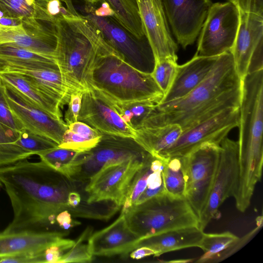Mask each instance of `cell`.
Listing matches in <instances>:
<instances>
[{
    "label": "cell",
    "mask_w": 263,
    "mask_h": 263,
    "mask_svg": "<svg viewBox=\"0 0 263 263\" xmlns=\"http://www.w3.org/2000/svg\"><path fill=\"white\" fill-rule=\"evenodd\" d=\"M78 121L102 134L135 138L136 131L126 124L107 99L89 87L84 90Z\"/></svg>",
    "instance_id": "cell-16"
},
{
    "label": "cell",
    "mask_w": 263,
    "mask_h": 263,
    "mask_svg": "<svg viewBox=\"0 0 263 263\" xmlns=\"http://www.w3.org/2000/svg\"><path fill=\"white\" fill-rule=\"evenodd\" d=\"M238 127V172L233 197L237 207L246 209L262 175L263 69L248 73L242 80Z\"/></svg>",
    "instance_id": "cell-3"
},
{
    "label": "cell",
    "mask_w": 263,
    "mask_h": 263,
    "mask_svg": "<svg viewBox=\"0 0 263 263\" xmlns=\"http://www.w3.org/2000/svg\"><path fill=\"white\" fill-rule=\"evenodd\" d=\"M21 18L26 28H41L47 22L54 23L37 0H0V17Z\"/></svg>",
    "instance_id": "cell-26"
},
{
    "label": "cell",
    "mask_w": 263,
    "mask_h": 263,
    "mask_svg": "<svg viewBox=\"0 0 263 263\" xmlns=\"http://www.w3.org/2000/svg\"><path fill=\"white\" fill-rule=\"evenodd\" d=\"M72 217L68 210H65L57 215L55 222L62 229L67 230L81 224L80 221L74 220Z\"/></svg>",
    "instance_id": "cell-45"
},
{
    "label": "cell",
    "mask_w": 263,
    "mask_h": 263,
    "mask_svg": "<svg viewBox=\"0 0 263 263\" xmlns=\"http://www.w3.org/2000/svg\"><path fill=\"white\" fill-rule=\"evenodd\" d=\"M220 149V144L206 142L183 156L185 198L198 220L211 190Z\"/></svg>",
    "instance_id": "cell-9"
},
{
    "label": "cell",
    "mask_w": 263,
    "mask_h": 263,
    "mask_svg": "<svg viewBox=\"0 0 263 263\" xmlns=\"http://www.w3.org/2000/svg\"><path fill=\"white\" fill-rule=\"evenodd\" d=\"M239 24V11L230 2L212 4L204 22L195 55L218 56L231 51Z\"/></svg>",
    "instance_id": "cell-10"
},
{
    "label": "cell",
    "mask_w": 263,
    "mask_h": 263,
    "mask_svg": "<svg viewBox=\"0 0 263 263\" xmlns=\"http://www.w3.org/2000/svg\"><path fill=\"white\" fill-rule=\"evenodd\" d=\"M11 44L55 59L57 38L55 29L40 34H32L23 25H0V44Z\"/></svg>",
    "instance_id": "cell-24"
},
{
    "label": "cell",
    "mask_w": 263,
    "mask_h": 263,
    "mask_svg": "<svg viewBox=\"0 0 263 263\" xmlns=\"http://www.w3.org/2000/svg\"><path fill=\"white\" fill-rule=\"evenodd\" d=\"M44 7L46 13L53 22L60 20H77L82 17L72 0H49L45 2Z\"/></svg>",
    "instance_id": "cell-37"
},
{
    "label": "cell",
    "mask_w": 263,
    "mask_h": 263,
    "mask_svg": "<svg viewBox=\"0 0 263 263\" xmlns=\"http://www.w3.org/2000/svg\"><path fill=\"white\" fill-rule=\"evenodd\" d=\"M92 228L87 227L78 239L75 241L74 245L60 259L58 263L90 262L93 259V255L90 251L87 241L92 234Z\"/></svg>",
    "instance_id": "cell-35"
},
{
    "label": "cell",
    "mask_w": 263,
    "mask_h": 263,
    "mask_svg": "<svg viewBox=\"0 0 263 263\" xmlns=\"http://www.w3.org/2000/svg\"><path fill=\"white\" fill-rule=\"evenodd\" d=\"M100 140V139L92 140L86 138L68 128L65 132L59 146L83 152L89 151L95 146Z\"/></svg>",
    "instance_id": "cell-39"
},
{
    "label": "cell",
    "mask_w": 263,
    "mask_h": 263,
    "mask_svg": "<svg viewBox=\"0 0 263 263\" xmlns=\"http://www.w3.org/2000/svg\"><path fill=\"white\" fill-rule=\"evenodd\" d=\"M101 94L122 120L135 130L141 128L144 121L157 104L152 100L120 102Z\"/></svg>",
    "instance_id": "cell-28"
},
{
    "label": "cell",
    "mask_w": 263,
    "mask_h": 263,
    "mask_svg": "<svg viewBox=\"0 0 263 263\" xmlns=\"http://www.w3.org/2000/svg\"><path fill=\"white\" fill-rule=\"evenodd\" d=\"M163 160L162 175L166 194L175 198H185L183 156L173 157Z\"/></svg>",
    "instance_id": "cell-31"
},
{
    "label": "cell",
    "mask_w": 263,
    "mask_h": 263,
    "mask_svg": "<svg viewBox=\"0 0 263 263\" xmlns=\"http://www.w3.org/2000/svg\"><path fill=\"white\" fill-rule=\"evenodd\" d=\"M79 153V152L58 146L37 155L51 167L72 179L77 171Z\"/></svg>",
    "instance_id": "cell-29"
},
{
    "label": "cell",
    "mask_w": 263,
    "mask_h": 263,
    "mask_svg": "<svg viewBox=\"0 0 263 263\" xmlns=\"http://www.w3.org/2000/svg\"><path fill=\"white\" fill-rule=\"evenodd\" d=\"M178 65L177 61L166 58L155 61L151 75L163 92L167 93L175 80Z\"/></svg>",
    "instance_id": "cell-34"
},
{
    "label": "cell",
    "mask_w": 263,
    "mask_h": 263,
    "mask_svg": "<svg viewBox=\"0 0 263 263\" xmlns=\"http://www.w3.org/2000/svg\"><path fill=\"white\" fill-rule=\"evenodd\" d=\"M3 186V185H2V183H1V181H0V186Z\"/></svg>",
    "instance_id": "cell-51"
},
{
    "label": "cell",
    "mask_w": 263,
    "mask_h": 263,
    "mask_svg": "<svg viewBox=\"0 0 263 263\" xmlns=\"http://www.w3.org/2000/svg\"><path fill=\"white\" fill-rule=\"evenodd\" d=\"M144 33L152 48L155 61H177V45L168 28L161 0H136Z\"/></svg>",
    "instance_id": "cell-17"
},
{
    "label": "cell",
    "mask_w": 263,
    "mask_h": 263,
    "mask_svg": "<svg viewBox=\"0 0 263 263\" xmlns=\"http://www.w3.org/2000/svg\"><path fill=\"white\" fill-rule=\"evenodd\" d=\"M155 251L147 247H140L133 250L130 252V257L134 259H140L144 257L155 255Z\"/></svg>",
    "instance_id": "cell-47"
},
{
    "label": "cell",
    "mask_w": 263,
    "mask_h": 263,
    "mask_svg": "<svg viewBox=\"0 0 263 263\" xmlns=\"http://www.w3.org/2000/svg\"><path fill=\"white\" fill-rule=\"evenodd\" d=\"M121 213L140 240L172 229L198 225V218L185 198L166 193L122 210Z\"/></svg>",
    "instance_id": "cell-6"
},
{
    "label": "cell",
    "mask_w": 263,
    "mask_h": 263,
    "mask_svg": "<svg viewBox=\"0 0 263 263\" xmlns=\"http://www.w3.org/2000/svg\"><path fill=\"white\" fill-rule=\"evenodd\" d=\"M136 131L134 139L152 156L158 155L169 148L182 133L178 124H168L155 127H142Z\"/></svg>",
    "instance_id": "cell-27"
},
{
    "label": "cell",
    "mask_w": 263,
    "mask_h": 263,
    "mask_svg": "<svg viewBox=\"0 0 263 263\" xmlns=\"http://www.w3.org/2000/svg\"><path fill=\"white\" fill-rule=\"evenodd\" d=\"M20 133V137L16 144L33 155H37L59 146L52 140L25 128Z\"/></svg>",
    "instance_id": "cell-36"
},
{
    "label": "cell",
    "mask_w": 263,
    "mask_h": 263,
    "mask_svg": "<svg viewBox=\"0 0 263 263\" xmlns=\"http://www.w3.org/2000/svg\"><path fill=\"white\" fill-rule=\"evenodd\" d=\"M83 1H84L86 4H91V5H95L101 1V0H83Z\"/></svg>",
    "instance_id": "cell-49"
},
{
    "label": "cell",
    "mask_w": 263,
    "mask_h": 263,
    "mask_svg": "<svg viewBox=\"0 0 263 263\" xmlns=\"http://www.w3.org/2000/svg\"><path fill=\"white\" fill-rule=\"evenodd\" d=\"M89 87L120 102L152 100L164 96L151 73L133 67L119 56H99L95 63Z\"/></svg>",
    "instance_id": "cell-5"
},
{
    "label": "cell",
    "mask_w": 263,
    "mask_h": 263,
    "mask_svg": "<svg viewBox=\"0 0 263 263\" xmlns=\"http://www.w3.org/2000/svg\"><path fill=\"white\" fill-rule=\"evenodd\" d=\"M149 154L144 158L109 165L99 172L84 186L85 201L92 203L110 200L122 206L135 174Z\"/></svg>",
    "instance_id": "cell-13"
},
{
    "label": "cell",
    "mask_w": 263,
    "mask_h": 263,
    "mask_svg": "<svg viewBox=\"0 0 263 263\" xmlns=\"http://www.w3.org/2000/svg\"><path fill=\"white\" fill-rule=\"evenodd\" d=\"M139 238L128 227L124 214L107 227L91 234L88 245L93 256L126 255L135 249Z\"/></svg>",
    "instance_id": "cell-18"
},
{
    "label": "cell",
    "mask_w": 263,
    "mask_h": 263,
    "mask_svg": "<svg viewBox=\"0 0 263 263\" xmlns=\"http://www.w3.org/2000/svg\"><path fill=\"white\" fill-rule=\"evenodd\" d=\"M84 91L81 90H76L70 96L67 104L68 108L64 115L65 123L67 125L78 121Z\"/></svg>",
    "instance_id": "cell-41"
},
{
    "label": "cell",
    "mask_w": 263,
    "mask_h": 263,
    "mask_svg": "<svg viewBox=\"0 0 263 263\" xmlns=\"http://www.w3.org/2000/svg\"><path fill=\"white\" fill-rule=\"evenodd\" d=\"M239 10L263 15V0H228Z\"/></svg>",
    "instance_id": "cell-43"
},
{
    "label": "cell",
    "mask_w": 263,
    "mask_h": 263,
    "mask_svg": "<svg viewBox=\"0 0 263 263\" xmlns=\"http://www.w3.org/2000/svg\"><path fill=\"white\" fill-rule=\"evenodd\" d=\"M163 164L156 168L149 175L146 187L134 205L141 203L151 198L165 194L162 170Z\"/></svg>",
    "instance_id": "cell-38"
},
{
    "label": "cell",
    "mask_w": 263,
    "mask_h": 263,
    "mask_svg": "<svg viewBox=\"0 0 263 263\" xmlns=\"http://www.w3.org/2000/svg\"><path fill=\"white\" fill-rule=\"evenodd\" d=\"M67 126L70 130L89 139L100 140L102 135L99 131L81 121H77Z\"/></svg>",
    "instance_id": "cell-42"
},
{
    "label": "cell",
    "mask_w": 263,
    "mask_h": 263,
    "mask_svg": "<svg viewBox=\"0 0 263 263\" xmlns=\"http://www.w3.org/2000/svg\"><path fill=\"white\" fill-rule=\"evenodd\" d=\"M166 20L178 42L185 49L200 32L212 0H161Z\"/></svg>",
    "instance_id": "cell-15"
},
{
    "label": "cell",
    "mask_w": 263,
    "mask_h": 263,
    "mask_svg": "<svg viewBox=\"0 0 263 263\" xmlns=\"http://www.w3.org/2000/svg\"><path fill=\"white\" fill-rule=\"evenodd\" d=\"M82 200V197L78 190L71 191L68 196L67 202L70 208H74L79 205Z\"/></svg>",
    "instance_id": "cell-48"
},
{
    "label": "cell",
    "mask_w": 263,
    "mask_h": 263,
    "mask_svg": "<svg viewBox=\"0 0 263 263\" xmlns=\"http://www.w3.org/2000/svg\"><path fill=\"white\" fill-rule=\"evenodd\" d=\"M82 16L100 31L105 41L120 58L135 69L148 73L153 71L155 58L146 36L138 38L122 26L114 17H100L93 12L91 4L81 7Z\"/></svg>",
    "instance_id": "cell-7"
},
{
    "label": "cell",
    "mask_w": 263,
    "mask_h": 263,
    "mask_svg": "<svg viewBox=\"0 0 263 263\" xmlns=\"http://www.w3.org/2000/svg\"><path fill=\"white\" fill-rule=\"evenodd\" d=\"M54 24L57 38L55 60L59 68L72 89L84 91L89 88L97 58L119 55L96 27L83 16L57 20Z\"/></svg>",
    "instance_id": "cell-4"
},
{
    "label": "cell",
    "mask_w": 263,
    "mask_h": 263,
    "mask_svg": "<svg viewBox=\"0 0 263 263\" xmlns=\"http://www.w3.org/2000/svg\"><path fill=\"white\" fill-rule=\"evenodd\" d=\"M239 11V27L230 51L237 73L242 80L247 74L253 52L263 40V15Z\"/></svg>",
    "instance_id": "cell-20"
},
{
    "label": "cell",
    "mask_w": 263,
    "mask_h": 263,
    "mask_svg": "<svg viewBox=\"0 0 263 263\" xmlns=\"http://www.w3.org/2000/svg\"><path fill=\"white\" fill-rule=\"evenodd\" d=\"M257 223V227L239 238L229 231L219 233H203L198 248L202 249L203 254L196 261L198 263L219 262L239 250L261 227Z\"/></svg>",
    "instance_id": "cell-23"
},
{
    "label": "cell",
    "mask_w": 263,
    "mask_h": 263,
    "mask_svg": "<svg viewBox=\"0 0 263 263\" xmlns=\"http://www.w3.org/2000/svg\"><path fill=\"white\" fill-rule=\"evenodd\" d=\"M67 234L36 230H4L0 232V259L41 252Z\"/></svg>",
    "instance_id": "cell-19"
},
{
    "label": "cell",
    "mask_w": 263,
    "mask_h": 263,
    "mask_svg": "<svg viewBox=\"0 0 263 263\" xmlns=\"http://www.w3.org/2000/svg\"><path fill=\"white\" fill-rule=\"evenodd\" d=\"M106 2L115 12L114 18L138 38L145 35L136 0H102Z\"/></svg>",
    "instance_id": "cell-30"
},
{
    "label": "cell",
    "mask_w": 263,
    "mask_h": 263,
    "mask_svg": "<svg viewBox=\"0 0 263 263\" xmlns=\"http://www.w3.org/2000/svg\"><path fill=\"white\" fill-rule=\"evenodd\" d=\"M0 181L13 212L6 231L36 230L55 223L57 215L70 208L69 193L78 190L77 182L41 160L25 159L0 167Z\"/></svg>",
    "instance_id": "cell-1"
},
{
    "label": "cell",
    "mask_w": 263,
    "mask_h": 263,
    "mask_svg": "<svg viewBox=\"0 0 263 263\" xmlns=\"http://www.w3.org/2000/svg\"><path fill=\"white\" fill-rule=\"evenodd\" d=\"M0 82L13 86L40 107L62 119L60 103L30 78L16 72L0 71Z\"/></svg>",
    "instance_id": "cell-25"
},
{
    "label": "cell",
    "mask_w": 263,
    "mask_h": 263,
    "mask_svg": "<svg viewBox=\"0 0 263 263\" xmlns=\"http://www.w3.org/2000/svg\"><path fill=\"white\" fill-rule=\"evenodd\" d=\"M239 119L240 106L225 109L183 132L173 144L156 157L164 159L184 156L206 142L220 144L233 128L238 127Z\"/></svg>",
    "instance_id": "cell-11"
},
{
    "label": "cell",
    "mask_w": 263,
    "mask_h": 263,
    "mask_svg": "<svg viewBox=\"0 0 263 263\" xmlns=\"http://www.w3.org/2000/svg\"><path fill=\"white\" fill-rule=\"evenodd\" d=\"M121 207L110 200L87 203L82 199L79 205L70 208L68 211L73 217L106 220L109 219Z\"/></svg>",
    "instance_id": "cell-33"
},
{
    "label": "cell",
    "mask_w": 263,
    "mask_h": 263,
    "mask_svg": "<svg viewBox=\"0 0 263 263\" xmlns=\"http://www.w3.org/2000/svg\"><path fill=\"white\" fill-rule=\"evenodd\" d=\"M0 122L18 132L24 128L21 121L10 109L3 94V85L0 82Z\"/></svg>",
    "instance_id": "cell-40"
},
{
    "label": "cell",
    "mask_w": 263,
    "mask_h": 263,
    "mask_svg": "<svg viewBox=\"0 0 263 263\" xmlns=\"http://www.w3.org/2000/svg\"><path fill=\"white\" fill-rule=\"evenodd\" d=\"M20 132L0 122V167L11 165L33 155L16 144Z\"/></svg>",
    "instance_id": "cell-32"
},
{
    "label": "cell",
    "mask_w": 263,
    "mask_h": 263,
    "mask_svg": "<svg viewBox=\"0 0 263 263\" xmlns=\"http://www.w3.org/2000/svg\"><path fill=\"white\" fill-rule=\"evenodd\" d=\"M242 80L231 52L219 55L204 80L179 99L156 105L142 127L178 124L184 132L222 110L240 106Z\"/></svg>",
    "instance_id": "cell-2"
},
{
    "label": "cell",
    "mask_w": 263,
    "mask_h": 263,
    "mask_svg": "<svg viewBox=\"0 0 263 263\" xmlns=\"http://www.w3.org/2000/svg\"><path fill=\"white\" fill-rule=\"evenodd\" d=\"M148 154L134 138L102 134L95 146L80 152L77 171L72 180L85 185L107 166L144 158Z\"/></svg>",
    "instance_id": "cell-8"
},
{
    "label": "cell",
    "mask_w": 263,
    "mask_h": 263,
    "mask_svg": "<svg viewBox=\"0 0 263 263\" xmlns=\"http://www.w3.org/2000/svg\"><path fill=\"white\" fill-rule=\"evenodd\" d=\"M262 47L263 40L259 42L251 57L247 73L263 69Z\"/></svg>",
    "instance_id": "cell-44"
},
{
    "label": "cell",
    "mask_w": 263,
    "mask_h": 263,
    "mask_svg": "<svg viewBox=\"0 0 263 263\" xmlns=\"http://www.w3.org/2000/svg\"><path fill=\"white\" fill-rule=\"evenodd\" d=\"M203 233L198 226L172 229L140 239L135 249L147 247L155 251L154 256H159L172 251L199 247Z\"/></svg>",
    "instance_id": "cell-22"
},
{
    "label": "cell",
    "mask_w": 263,
    "mask_h": 263,
    "mask_svg": "<svg viewBox=\"0 0 263 263\" xmlns=\"http://www.w3.org/2000/svg\"><path fill=\"white\" fill-rule=\"evenodd\" d=\"M219 157L211 190L198 220V228L203 231L219 214V208L233 195L238 172L239 143L224 138L220 144Z\"/></svg>",
    "instance_id": "cell-12"
},
{
    "label": "cell",
    "mask_w": 263,
    "mask_h": 263,
    "mask_svg": "<svg viewBox=\"0 0 263 263\" xmlns=\"http://www.w3.org/2000/svg\"><path fill=\"white\" fill-rule=\"evenodd\" d=\"M37 1L40 2H46V1H49V0H37Z\"/></svg>",
    "instance_id": "cell-50"
},
{
    "label": "cell",
    "mask_w": 263,
    "mask_h": 263,
    "mask_svg": "<svg viewBox=\"0 0 263 263\" xmlns=\"http://www.w3.org/2000/svg\"><path fill=\"white\" fill-rule=\"evenodd\" d=\"M101 6L97 8L91 5V9L93 13L98 16L100 17H114L115 16V12L110 6L105 1L101 0Z\"/></svg>",
    "instance_id": "cell-46"
},
{
    "label": "cell",
    "mask_w": 263,
    "mask_h": 263,
    "mask_svg": "<svg viewBox=\"0 0 263 263\" xmlns=\"http://www.w3.org/2000/svg\"><path fill=\"white\" fill-rule=\"evenodd\" d=\"M1 83L10 109L24 128L46 137L59 145L68 129L62 119L44 110L13 86Z\"/></svg>",
    "instance_id": "cell-14"
},
{
    "label": "cell",
    "mask_w": 263,
    "mask_h": 263,
    "mask_svg": "<svg viewBox=\"0 0 263 263\" xmlns=\"http://www.w3.org/2000/svg\"><path fill=\"white\" fill-rule=\"evenodd\" d=\"M218 56L195 55L186 63L178 65L173 84L159 103L173 101L188 94L206 77Z\"/></svg>",
    "instance_id": "cell-21"
}]
</instances>
